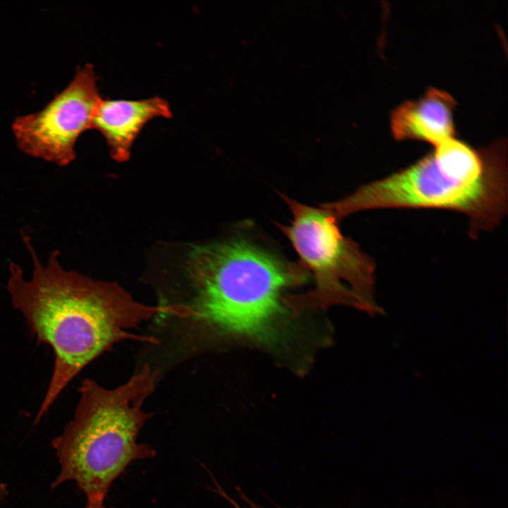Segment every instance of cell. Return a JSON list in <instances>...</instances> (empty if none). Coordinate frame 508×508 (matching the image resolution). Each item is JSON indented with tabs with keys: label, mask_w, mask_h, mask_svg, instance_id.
Instances as JSON below:
<instances>
[{
	"label": "cell",
	"mask_w": 508,
	"mask_h": 508,
	"mask_svg": "<svg viewBox=\"0 0 508 508\" xmlns=\"http://www.w3.org/2000/svg\"><path fill=\"white\" fill-rule=\"evenodd\" d=\"M94 66L78 68L73 79L39 111L18 116L12 131L23 152L59 166L75 158L79 136L91 129L101 99Z\"/></svg>",
	"instance_id": "cell-6"
},
{
	"label": "cell",
	"mask_w": 508,
	"mask_h": 508,
	"mask_svg": "<svg viewBox=\"0 0 508 508\" xmlns=\"http://www.w3.org/2000/svg\"><path fill=\"white\" fill-rule=\"evenodd\" d=\"M180 296L162 303L175 336L191 352L248 344L270 352L294 344L299 308L289 290L310 273L248 237L236 235L193 246Z\"/></svg>",
	"instance_id": "cell-1"
},
{
	"label": "cell",
	"mask_w": 508,
	"mask_h": 508,
	"mask_svg": "<svg viewBox=\"0 0 508 508\" xmlns=\"http://www.w3.org/2000/svg\"><path fill=\"white\" fill-rule=\"evenodd\" d=\"M281 196L293 219L290 225L278 226L315 282L310 291L298 295L301 303L304 307L335 303L370 307L375 268L373 258L342 234L339 220L329 211Z\"/></svg>",
	"instance_id": "cell-5"
},
{
	"label": "cell",
	"mask_w": 508,
	"mask_h": 508,
	"mask_svg": "<svg viewBox=\"0 0 508 508\" xmlns=\"http://www.w3.org/2000/svg\"><path fill=\"white\" fill-rule=\"evenodd\" d=\"M20 234L33 262L32 275L25 279L20 266L10 262L7 291L38 342L49 345L54 353L53 373L37 424L73 378L115 344L126 340L158 344L157 337L132 331L164 308L135 301L116 283L65 270L58 250L44 265L29 234Z\"/></svg>",
	"instance_id": "cell-2"
},
{
	"label": "cell",
	"mask_w": 508,
	"mask_h": 508,
	"mask_svg": "<svg viewBox=\"0 0 508 508\" xmlns=\"http://www.w3.org/2000/svg\"><path fill=\"white\" fill-rule=\"evenodd\" d=\"M505 142L475 149L454 137L405 169L322 205L340 220L380 208H433L458 211L470 220L469 234L498 226L507 212Z\"/></svg>",
	"instance_id": "cell-3"
},
{
	"label": "cell",
	"mask_w": 508,
	"mask_h": 508,
	"mask_svg": "<svg viewBox=\"0 0 508 508\" xmlns=\"http://www.w3.org/2000/svg\"><path fill=\"white\" fill-rule=\"evenodd\" d=\"M158 375L145 363L114 388L90 378L82 382L73 419L52 441L60 468L52 488L72 481L87 502H104L114 481L131 463L155 456L138 437L152 416L143 405Z\"/></svg>",
	"instance_id": "cell-4"
},
{
	"label": "cell",
	"mask_w": 508,
	"mask_h": 508,
	"mask_svg": "<svg viewBox=\"0 0 508 508\" xmlns=\"http://www.w3.org/2000/svg\"><path fill=\"white\" fill-rule=\"evenodd\" d=\"M169 102L160 97L138 100L109 99L101 97L91 122L105 138L111 157L127 161L132 145L145 125L157 118H171Z\"/></svg>",
	"instance_id": "cell-7"
},
{
	"label": "cell",
	"mask_w": 508,
	"mask_h": 508,
	"mask_svg": "<svg viewBox=\"0 0 508 508\" xmlns=\"http://www.w3.org/2000/svg\"><path fill=\"white\" fill-rule=\"evenodd\" d=\"M84 508H115V507H107L104 502H87Z\"/></svg>",
	"instance_id": "cell-10"
},
{
	"label": "cell",
	"mask_w": 508,
	"mask_h": 508,
	"mask_svg": "<svg viewBox=\"0 0 508 508\" xmlns=\"http://www.w3.org/2000/svg\"><path fill=\"white\" fill-rule=\"evenodd\" d=\"M8 494V486L4 483H0V506L4 502Z\"/></svg>",
	"instance_id": "cell-9"
},
{
	"label": "cell",
	"mask_w": 508,
	"mask_h": 508,
	"mask_svg": "<svg viewBox=\"0 0 508 508\" xmlns=\"http://www.w3.org/2000/svg\"><path fill=\"white\" fill-rule=\"evenodd\" d=\"M253 508H262V507H255V506H254V507H253Z\"/></svg>",
	"instance_id": "cell-11"
},
{
	"label": "cell",
	"mask_w": 508,
	"mask_h": 508,
	"mask_svg": "<svg viewBox=\"0 0 508 508\" xmlns=\"http://www.w3.org/2000/svg\"><path fill=\"white\" fill-rule=\"evenodd\" d=\"M455 106L447 92L430 87L420 98L406 101L391 112L392 134L397 140H418L435 147L455 134Z\"/></svg>",
	"instance_id": "cell-8"
}]
</instances>
